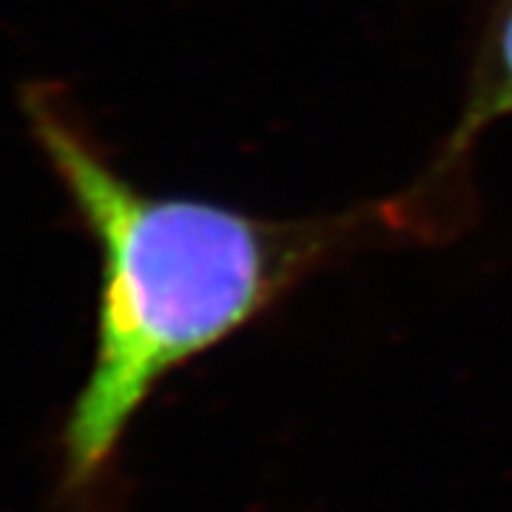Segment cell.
Returning a JSON list of instances; mask_svg holds the SVG:
<instances>
[{
	"instance_id": "obj_1",
	"label": "cell",
	"mask_w": 512,
	"mask_h": 512,
	"mask_svg": "<svg viewBox=\"0 0 512 512\" xmlns=\"http://www.w3.org/2000/svg\"><path fill=\"white\" fill-rule=\"evenodd\" d=\"M23 117L100 256L92 367L63 421V490L100 493L140 410L188 362L220 348L333 259L404 234H441L464 188L436 174L339 214L274 220L222 202L151 194L111 163L52 83Z\"/></svg>"
},
{
	"instance_id": "obj_2",
	"label": "cell",
	"mask_w": 512,
	"mask_h": 512,
	"mask_svg": "<svg viewBox=\"0 0 512 512\" xmlns=\"http://www.w3.org/2000/svg\"><path fill=\"white\" fill-rule=\"evenodd\" d=\"M512 117V0H498L478 37L473 72L467 80V100L456 126L447 134L433 168L464 174V160L476 140L498 120Z\"/></svg>"
}]
</instances>
